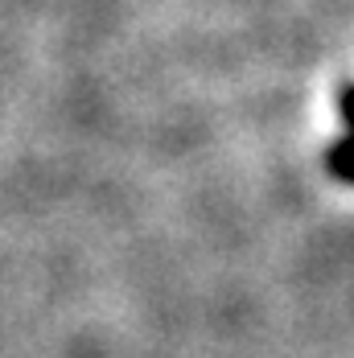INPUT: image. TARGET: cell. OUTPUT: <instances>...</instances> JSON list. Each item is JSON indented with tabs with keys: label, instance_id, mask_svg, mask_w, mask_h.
I'll return each instance as SVG.
<instances>
[{
	"label": "cell",
	"instance_id": "obj_2",
	"mask_svg": "<svg viewBox=\"0 0 354 358\" xmlns=\"http://www.w3.org/2000/svg\"><path fill=\"white\" fill-rule=\"evenodd\" d=\"M338 108H342V115H346V124H351V132H354V83H351V87H342Z\"/></svg>",
	"mask_w": 354,
	"mask_h": 358
},
{
	"label": "cell",
	"instance_id": "obj_1",
	"mask_svg": "<svg viewBox=\"0 0 354 358\" xmlns=\"http://www.w3.org/2000/svg\"><path fill=\"white\" fill-rule=\"evenodd\" d=\"M330 169H334L342 181L354 185V132L342 136V141H334V148H330Z\"/></svg>",
	"mask_w": 354,
	"mask_h": 358
}]
</instances>
